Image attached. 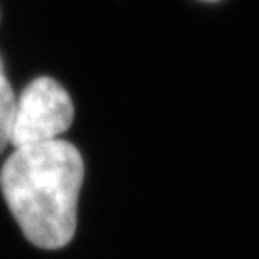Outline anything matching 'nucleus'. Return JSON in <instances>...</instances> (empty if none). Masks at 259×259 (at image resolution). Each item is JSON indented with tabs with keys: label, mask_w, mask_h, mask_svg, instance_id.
<instances>
[{
	"label": "nucleus",
	"mask_w": 259,
	"mask_h": 259,
	"mask_svg": "<svg viewBox=\"0 0 259 259\" xmlns=\"http://www.w3.org/2000/svg\"><path fill=\"white\" fill-rule=\"evenodd\" d=\"M72 122L74 105L67 90L51 77H38L16 99L9 144L22 148L56 141Z\"/></svg>",
	"instance_id": "obj_2"
},
{
	"label": "nucleus",
	"mask_w": 259,
	"mask_h": 259,
	"mask_svg": "<svg viewBox=\"0 0 259 259\" xmlns=\"http://www.w3.org/2000/svg\"><path fill=\"white\" fill-rule=\"evenodd\" d=\"M205 2H216V0H205Z\"/></svg>",
	"instance_id": "obj_5"
},
{
	"label": "nucleus",
	"mask_w": 259,
	"mask_h": 259,
	"mask_svg": "<svg viewBox=\"0 0 259 259\" xmlns=\"http://www.w3.org/2000/svg\"><path fill=\"white\" fill-rule=\"evenodd\" d=\"M15 94L6 79L4 72H0V153L9 144V134H11L13 112H15Z\"/></svg>",
	"instance_id": "obj_3"
},
{
	"label": "nucleus",
	"mask_w": 259,
	"mask_h": 259,
	"mask_svg": "<svg viewBox=\"0 0 259 259\" xmlns=\"http://www.w3.org/2000/svg\"><path fill=\"white\" fill-rule=\"evenodd\" d=\"M0 72H4V67H2V60H0Z\"/></svg>",
	"instance_id": "obj_4"
},
{
	"label": "nucleus",
	"mask_w": 259,
	"mask_h": 259,
	"mask_svg": "<svg viewBox=\"0 0 259 259\" xmlns=\"http://www.w3.org/2000/svg\"><path fill=\"white\" fill-rule=\"evenodd\" d=\"M85 166L76 146L49 141L15 148L0 171V187L24 236L56 250L76 234Z\"/></svg>",
	"instance_id": "obj_1"
}]
</instances>
